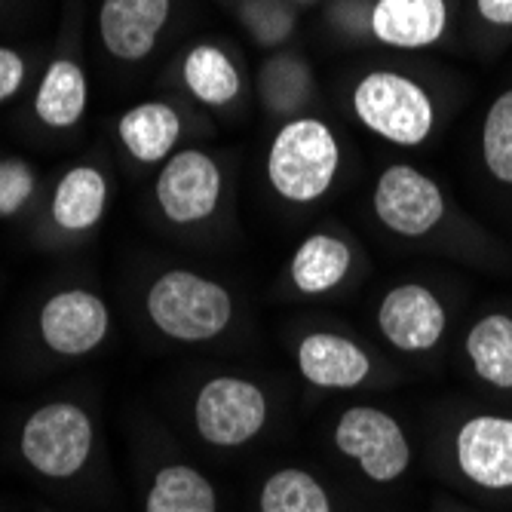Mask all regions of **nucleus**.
I'll use <instances>...</instances> for the list:
<instances>
[{
  "label": "nucleus",
  "mask_w": 512,
  "mask_h": 512,
  "mask_svg": "<svg viewBox=\"0 0 512 512\" xmlns=\"http://www.w3.org/2000/svg\"><path fill=\"white\" fill-rule=\"evenodd\" d=\"M341 166L338 138L319 117H295L276 132L267 154L270 188L298 206L316 203L332 191Z\"/></svg>",
  "instance_id": "nucleus-1"
},
{
  "label": "nucleus",
  "mask_w": 512,
  "mask_h": 512,
  "mask_svg": "<svg viewBox=\"0 0 512 512\" xmlns=\"http://www.w3.org/2000/svg\"><path fill=\"white\" fill-rule=\"evenodd\" d=\"M148 313L163 335L200 344L227 329L234 319V301L215 279L191 270H169L148 292Z\"/></svg>",
  "instance_id": "nucleus-2"
},
{
  "label": "nucleus",
  "mask_w": 512,
  "mask_h": 512,
  "mask_svg": "<svg viewBox=\"0 0 512 512\" xmlns=\"http://www.w3.org/2000/svg\"><path fill=\"white\" fill-rule=\"evenodd\" d=\"M353 111L365 129L393 145H424L433 132V102L421 83L396 71H371L353 89Z\"/></svg>",
  "instance_id": "nucleus-3"
},
{
  "label": "nucleus",
  "mask_w": 512,
  "mask_h": 512,
  "mask_svg": "<svg viewBox=\"0 0 512 512\" xmlns=\"http://www.w3.org/2000/svg\"><path fill=\"white\" fill-rule=\"evenodd\" d=\"M92 448L89 414L71 402L43 405L22 430V454L31 467L50 479L74 476Z\"/></svg>",
  "instance_id": "nucleus-4"
},
{
  "label": "nucleus",
  "mask_w": 512,
  "mask_h": 512,
  "mask_svg": "<svg viewBox=\"0 0 512 512\" xmlns=\"http://www.w3.org/2000/svg\"><path fill=\"white\" fill-rule=\"evenodd\" d=\"M335 445L378 485L399 479L411 463V445L399 421L371 405H356L341 414L335 427Z\"/></svg>",
  "instance_id": "nucleus-5"
},
{
  "label": "nucleus",
  "mask_w": 512,
  "mask_h": 512,
  "mask_svg": "<svg viewBox=\"0 0 512 512\" xmlns=\"http://www.w3.org/2000/svg\"><path fill=\"white\" fill-rule=\"evenodd\" d=\"M194 421L200 436L215 448H240L252 442L267 424V396L246 378H212L203 384Z\"/></svg>",
  "instance_id": "nucleus-6"
},
{
  "label": "nucleus",
  "mask_w": 512,
  "mask_h": 512,
  "mask_svg": "<svg viewBox=\"0 0 512 512\" xmlns=\"http://www.w3.org/2000/svg\"><path fill=\"white\" fill-rule=\"evenodd\" d=\"M371 203H375L378 221L408 240L430 234L445 215V197L439 184L421 169L405 163L387 166L381 172Z\"/></svg>",
  "instance_id": "nucleus-7"
},
{
  "label": "nucleus",
  "mask_w": 512,
  "mask_h": 512,
  "mask_svg": "<svg viewBox=\"0 0 512 512\" xmlns=\"http://www.w3.org/2000/svg\"><path fill=\"white\" fill-rule=\"evenodd\" d=\"M157 200L169 221L200 224L221 200V169L203 151H181L166 160L157 178Z\"/></svg>",
  "instance_id": "nucleus-8"
},
{
  "label": "nucleus",
  "mask_w": 512,
  "mask_h": 512,
  "mask_svg": "<svg viewBox=\"0 0 512 512\" xmlns=\"http://www.w3.org/2000/svg\"><path fill=\"white\" fill-rule=\"evenodd\" d=\"M445 307L442 301L421 283H402L390 289L378 307L381 335L402 353L433 350L445 335Z\"/></svg>",
  "instance_id": "nucleus-9"
},
{
  "label": "nucleus",
  "mask_w": 512,
  "mask_h": 512,
  "mask_svg": "<svg viewBox=\"0 0 512 512\" xmlns=\"http://www.w3.org/2000/svg\"><path fill=\"white\" fill-rule=\"evenodd\" d=\"M454 451L460 473L479 488H512V417H470L454 436Z\"/></svg>",
  "instance_id": "nucleus-10"
},
{
  "label": "nucleus",
  "mask_w": 512,
  "mask_h": 512,
  "mask_svg": "<svg viewBox=\"0 0 512 512\" xmlns=\"http://www.w3.org/2000/svg\"><path fill=\"white\" fill-rule=\"evenodd\" d=\"M40 335L46 347L62 356H83L105 341L108 307L83 289L59 292L40 310Z\"/></svg>",
  "instance_id": "nucleus-11"
},
{
  "label": "nucleus",
  "mask_w": 512,
  "mask_h": 512,
  "mask_svg": "<svg viewBox=\"0 0 512 512\" xmlns=\"http://www.w3.org/2000/svg\"><path fill=\"white\" fill-rule=\"evenodd\" d=\"M169 7L172 0H102L99 31L105 50L123 62L145 59L169 22Z\"/></svg>",
  "instance_id": "nucleus-12"
},
{
  "label": "nucleus",
  "mask_w": 512,
  "mask_h": 512,
  "mask_svg": "<svg viewBox=\"0 0 512 512\" xmlns=\"http://www.w3.org/2000/svg\"><path fill=\"white\" fill-rule=\"evenodd\" d=\"M298 368L322 390H356L371 375V359L359 344L335 332H310L298 344Z\"/></svg>",
  "instance_id": "nucleus-13"
},
{
  "label": "nucleus",
  "mask_w": 512,
  "mask_h": 512,
  "mask_svg": "<svg viewBox=\"0 0 512 512\" xmlns=\"http://www.w3.org/2000/svg\"><path fill=\"white\" fill-rule=\"evenodd\" d=\"M371 34L396 50L433 46L448 25L445 0H378L368 13Z\"/></svg>",
  "instance_id": "nucleus-14"
},
{
  "label": "nucleus",
  "mask_w": 512,
  "mask_h": 512,
  "mask_svg": "<svg viewBox=\"0 0 512 512\" xmlns=\"http://www.w3.org/2000/svg\"><path fill=\"white\" fill-rule=\"evenodd\" d=\"M350 264L353 255L341 237L310 234L292 258V283L301 295H325L344 283Z\"/></svg>",
  "instance_id": "nucleus-15"
},
{
  "label": "nucleus",
  "mask_w": 512,
  "mask_h": 512,
  "mask_svg": "<svg viewBox=\"0 0 512 512\" xmlns=\"http://www.w3.org/2000/svg\"><path fill=\"white\" fill-rule=\"evenodd\" d=\"M178 135H181V120L175 108L166 102L135 105L120 120V142L142 163L166 160L178 142Z\"/></svg>",
  "instance_id": "nucleus-16"
},
{
  "label": "nucleus",
  "mask_w": 512,
  "mask_h": 512,
  "mask_svg": "<svg viewBox=\"0 0 512 512\" xmlns=\"http://www.w3.org/2000/svg\"><path fill=\"white\" fill-rule=\"evenodd\" d=\"M37 117L53 129H71L80 123L86 111V74L77 62L59 59L46 68L37 99H34Z\"/></svg>",
  "instance_id": "nucleus-17"
},
{
  "label": "nucleus",
  "mask_w": 512,
  "mask_h": 512,
  "mask_svg": "<svg viewBox=\"0 0 512 512\" xmlns=\"http://www.w3.org/2000/svg\"><path fill=\"white\" fill-rule=\"evenodd\" d=\"M467 356L485 384L497 390H512V316H482L470 329Z\"/></svg>",
  "instance_id": "nucleus-18"
},
{
  "label": "nucleus",
  "mask_w": 512,
  "mask_h": 512,
  "mask_svg": "<svg viewBox=\"0 0 512 512\" xmlns=\"http://www.w3.org/2000/svg\"><path fill=\"white\" fill-rule=\"evenodd\" d=\"M108 184L105 175L92 166H74L59 181L56 197H53V218L65 230H86L99 224L105 212Z\"/></svg>",
  "instance_id": "nucleus-19"
},
{
  "label": "nucleus",
  "mask_w": 512,
  "mask_h": 512,
  "mask_svg": "<svg viewBox=\"0 0 512 512\" xmlns=\"http://www.w3.org/2000/svg\"><path fill=\"white\" fill-rule=\"evenodd\" d=\"M184 83L203 105L212 108L230 105L243 89L237 65L212 43H200L188 53V59H184Z\"/></svg>",
  "instance_id": "nucleus-20"
},
{
  "label": "nucleus",
  "mask_w": 512,
  "mask_h": 512,
  "mask_svg": "<svg viewBox=\"0 0 512 512\" xmlns=\"http://www.w3.org/2000/svg\"><path fill=\"white\" fill-rule=\"evenodd\" d=\"M148 512H218L212 482L194 467H166L148 494Z\"/></svg>",
  "instance_id": "nucleus-21"
},
{
  "label": "nucleus",
  "mask_w": 512,
  "mask_h": 512,
  "mask_svg": "<svg viewBox=\"0 0 512 512\" xmlns=\"http://www.w3.org/2000/svg\"><path fill=\"white\" fill-rule=\"evenodd\" d=\"M261 512H332V500L322 482L307 470L286 467L264 479L258 494Z\"/></svg>",
  "instance_id": "nucleus-22"
},
{
  "label": "nucleus",
  "mask_w": 512,
  "mask_h": 512,
  "mask_svg": "<svg viewBox=\"0 0 512 512\" xmlns=\"http://www.w3.org/2000/svg\"><path fill=\"white\" fill-rule=\"evenodd\" d=\"M310 68L298 56H273L258 74L261 102L273 114H292L310 99Z\"/></svg>",
  "instance_id": "nucleus-23"
},
{
  "label": "nucleus",
  "mask_w": 512,
  "mask_h": 512,
  "mask_svg": "<svg viewBox=\"0 0 512 512\" xmlns=\"http://www.w3.org/2000/svg\"><path fill=\"white\" fill-rule=\"evenodd\" d=\"M482 157L497 181L512 184V89L503 92L485 117Z\"/></svg>",
  "instance_id": "nucleus-24"
},
{
  "label": "nucleus",
  "mask_w": 512,
  "mask_h": 512,
  "mask_svg": "<svg viewBox=\"0 0 512 512\" xmlns=\"http://www.w3.org/2000/svg\"><path fill=\"white\" fill-rule=\"evenodd\" d=\"M243 22L249 34L264 46L283 43L289 31L295 28V16L289 13L286 4H279V0H249L243 7Z\"/></svg>",
  "instance_id": "nucleus-25"
},
{
  "label": "nucleus",
  "mask_w": 512,
  "mask_h": 512,
  "mask_svg": "<svg viewBox=\"0 0 512 512\" xmlns=\"http://www.w3.org/2000/svg\"><path fill=\"white\" fill-rule=\"evenodd\" d=\"M34 194V172L22 160H0V218L16 215Z\"/></svg>",
  "instance_id": "nucleus-26"
},
{
  "label": "nucleus",
  "mask_w": 512,
  "mask_h": 512,
  "mask_svg": "<svg viewBox=\"0 0 512 512\" xmlns=\"http://www.w3.org/2000/svg\"><path fill=\"white\" fill-rule=\"evenodd\" d=\"M25 80V62L16 50H7L0 46V102H7L10 96H16L19 86Z\"/></svg>",
  "instance_id": "nucleus-27"
},
{
  "label": "nucleus",
  "mask_w": 512,
  "mask_h": 512,
  "mask_svg": "<svg viewBox=\"0 0 512 512\" xmlns=\"http://www.w3.org/2000/svg\"><path fill=\"white\" fill-rule=\"evenodd\" d=\"M479 16L491 25L512 28V0H476Z\"/></svg>",
  "instance_id": "nucleus-28"
},
{
  "label": "nucleus",
  "mask_w": 512,
  "mask_h": 512,
  "mask_svg": "<svg viewBox=\"0 0 512 512\" xmlns=\"http://www.w3.org/2000/svg\"><path fill=\"white\" fill-rule=\"evenodd\" d=\"M298 4H310V0H298Z\"/></svg>",
  "instance_id": "nucleus-29"
}]
</instances>
